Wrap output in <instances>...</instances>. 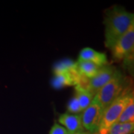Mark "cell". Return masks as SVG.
<instances>
[{"label": "cell", "mask_w": 134, "mask_h": 134, "mask_svg": "<svg viewBox=\"0 0 134 134\" xmlns=\"http://www.w3.org/2000/svg\"><path fill=\"white\" fill-rule=\"evenodd\" d=\"M76 69L77 62H75L70 59H64L54 66L53 72L54 75H58L63 72H69L71 70Z\"/></svg>", "instance_id": "4fadbf2b"}, {"label": "cell", "mask_w": 134, "mask_h": 134, "mask_svg": "<svg viewBox=\"0 0 134 134\" xmlns=\"http://www.w3.org/2000/svg\"><path fill=\"white\" fill-rule=\"evenodd\" d=\"M104 23L105 46L111 49L115 42L134 23V15L121 6H114L107 10Z\"/></svg>", "instance_id": "6da1fadb"}, {"label": "cell", "mask_w": 134, "mask_h": 134, "mask_svg": "<svg viewBox=\"0 0 134 134\" xmlns=\"http://www.w3.org/2000/svg\"><path fill=\"white\" fill-rule=\"evenodd\" d=\"M124 86V79L121 73L119 72L109 83L96 93L93 100L97 102L104 111L125 90Z\"/></svg>", "instance_id": "3957f363"}, {"label": "cell", "mask_w": 134, "mask_h": 134, "mask_svg": "<svg viewBox=\"0 0 134 134\" xmlns=\"http://www.w3.org/2000/svg\"><path fill=\"white\" fill-rule=\"evenodd\" d=\"M132 98H133V92L124 90L115 100L104 110L98 133L108 134L110 127L118 121L125 107Z\"/></svg>", "instance_id": "7a4b0ae2"}, {"label": "cell", "mask_w": 134, "mask_h": 134, "mask_svg": "<svg viewBox=\"0 0 134 134\" xmlns=\"http://www.w3.org/2000/svg\"><path fill=\"white\" fill-rule=\"evenodd\" d=\"M117 122H134V98H132L130 100Z\"/></svg>", "instance_id": "5bb4252c"}, {"label": "cell", "mask_w": 134, "mask_h": 134, "mask_svg": "<svg viewBox=\"0 0 134 134\" xmlns=\"http://www.w3.org/2000/svg\"><path fill=\"white\" fill-rule=\"evenodd\" d=\"M134 131V122H116L110 127L108 134H132Z\"/></svg>", "instance_id": "7c38bea8"}, {"label": "cell", "mask_w": 134, "mask_h": 134, "mask_svg": "<svg viewBox=\"0 0 134 134\" xmlns=\"http://www.w3.org/2000/svg\"><path fill=\"white\" fill-rule=\"evenodd\" d=\"M58 122L69 132L70 134L85 131L82 125L81 115L77 114L63 113L59 115Z\"/></svg>", "instance_id": "ba28073f"}, {"label": "cell", "mask_w": 134, "mask_h": 134, "mask_svg": "<svg viewBox=\"0 0 134 134\" xmlns=\"http://www.w3.org/2000/svg\"><path fill=\"white\" fill-rule=\"evenodd\" d=\"M78 60L89 61L99 67H102L107 64V57L105 53L98 52L92 48L86 47L81 49L79 53Z\"/></svg>", "instance_id": "9c48e42d"}, {"label": "cell", "mask_w": 134, "mask_h": 134, "mask_svg": "<svg viewBox=\"0 0 134 134\" xmlns=\"http://www.w3.org/2000/svg\"><path fill=\"white\" fill-rule=\"evenodd\" d=\"M74 134H98V133H90V132H87V131H83V132H81V133H77Z\"/></svg>", "instance_id": "e0dca14e"}, {"label": "cell", "mask_w": 134, "mask_h": 134, "mask_svg": "<svg viewBox=\"0 0 134 134\" xmlns=\"http://www.w3.org/2000/svg\"><path fill=\"white\" fill-rule=\"evenodd\" d=\"M67 111H68V113H70V114H77V113L81 112L78 100L75 96L72 98L68 102Z\"/></svg>", "instance_id": "9a60e30c"}, {"label": "cell", "mask_w": 134, "mask_h": 134, "mask_svg": "<svg viewBox=\"0 0 134 134\" xmlns=\"http://www.w3.org/2000/svg\"><path fill=\"white\" fill-rule=\"evenodd\" d=\"M49 134H70L64 127L58 123H55L52 127Z\"/></svg>", "instance_id": "2e32d148"}, {"label": "cell", "mask_w": 134, "mask_h": 134, "mask_svg": "<svg viewBox=\"0 0 134 134\" xmlns=\"http://www.w3.org/2000/svg\"><path fill=\"white\" fill-rule=\"evenodd\" d=\"M100 67L89 61L77 60V69L82 76L86 78L91 79L96 75L97 72L100 69Z\"/></svg>", "instance_id": "30bf717a"}, {"label": "cell", "mask_w": 134, "mask_h": 134, "mask_svg": "<svg viewBox=\"0 0 134 134\" xmlns=\"http://www.w3.org/2000/svg\"><path fill=\"white\" fill-rule=\"evenodd\" d=\"M113 58L116 60H122L133 54L134 50V23L120 37L111 48Z\"/></svg>", "instance_id": "277c9868"}, {"label": "cell", "mask_w": 134, "mask_h": 134, "mask_svg": "<svg viewBox=\"0 0 134 134\" xmlns=\"http://www.w3.org/2000/svg\"><path fill=\"white\" fill-rule=\"evenodd\" d=\"M103 112L100 106L92 100L90 105L80 115L84 130L90 133H98Z\"/></svg>", "instance_id": "5b68a950"}, {"label": "cell", "mask_w": 134, "mask_h": 134, "mask_svg": "<svg viewBox=\"0 0 134 134\" xmlns=\"http://www.w3.org/2000/svg\"><path fill=\"white\" fill-rule=\"evenodd\" d=\"M75 92H76L75 96L77 98L81 112H83L90 105L92 101L93 100L94 96L89 91L77 90V89H75Z\"/></svg>", "instance_id": "8fae6325"}, {"label": "cell", "mask_w": 134, "mask_h": 134, "mask_svg": "<svg viewBox=\"0 0 134 134\" xmlns=\"http://www.w3.org/2000/svg\"><path fill=\"white\" fill-rule=\"evenodd\" d=\"M119 72L115 67L112 66L106 65L100 67L96 75L90 79L89 92L95 96L96 93L107 83H109Z\"/></svg>", "instance_id": "8992f818"}, {"label": "cell", "mask_w": 134, "mask_h": 134, "mask_svg": "<svg viewBox=\"0 0 134 134\" xmlns=\"http://www.w3.org/2000/svg\"><path fill=\"white\" fill-rule=\"evenodd\" d=\"M81 74L77 71V69H73L69 72H63L58 75H54L52 81L53 88L60 90L66 86H76L81 79Z\"/></svg>", "instance_id": "52a82bcc"}]
</instances>
